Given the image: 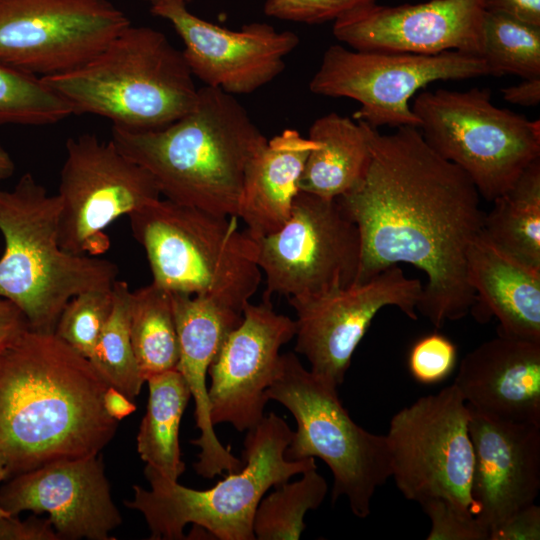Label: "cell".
Instances as JSON below:
<instances>
[{
	"label": "cell",
	"instance_id": "26",
	"mask_svg": "<svg viewBox=\"0 0 540 540\" xmlns=\"http://www.w3.org/2000/svg\"><path fill=\"white\" fill-rule=\"evenodd\" d=\"M146 413L137 434V451L150 486L177 482L185 471L179 445L183 413L192 398L183 375L172 369L149 377Z\"/></svg>",
	"mask_w": 540,
	"mask_h": 540
},
{
	"label": "cell",
	"instance_id": "1",
	"mask_svg": "<svg viewBox=\"0 0 540 540\" xmlns=\"http://www.w3.org/2000/svg\"><path fill=\"white\" fill-rule=\"evenodd\" d=\"M362 123L371 152L368 170L357 187L336 198L360 236L355 283L399 263L411 264L427 278L417 311L436 328L464 318L476 301L468 251L485 217L477 188L426 143L418 128L382 134Z\"/></svg>",
	"mask_w": 540,
	"mask_h": 540
},
{
	"label": "cell",
	"instance_id": "13",
	"mask_svg": "<svg viewBox=\"0 0 540 540\" xmlns=\"http://www.w3.org/2000/svg\"><path fill=\"white\" fill-rule=\"evenodd\" d=\"M256 243L268 296L315 295L356 281L360 236L336 199L300 191L285 224Z\"/></svg>",
	"mask_w": 540,
	"mask_h": 540
},
{
	"label": "cell",
	"instance_id": "40",
	"mask_svg": "<svg viewBox=\"0 0 540 540\" xmlns=\"http://www.w3.org/2000/svg\"><path fill=\"white\" fill-rule=\"evenodd\" d=\"M486 11L540 26V0H484Z\"/></svg>",
	"mask_w": 540,
	"mask_h": 540
},
{
	"label": "cell",
	"instance_id": "42",
	"mask_svg": "<svg viewBox=\"0 0 540 540\" xmlns=\"http://www.w3.org/2000/svg\"><path fill=\"white\" fill-rule=\"evenodd\" d=\"M103 407L106 413L118 422L136 410L132 400L112 386H108L104 392Z\"/></svg>",
	"mask_w": 540,
	"mask_h": 540
},
{
	"label": "cell",
	"instance_id": "3",
	"mask_svg": "<svg viewBox=\"0 0 540 540\" xmlns=\"http://www.w3.org/2000/svg\"><path fill=\"white\" fill-rule=\"evenodd\" d=\"M111 140L175 203L237 217L243 176L267 138L235 96L198 88L193 108L155 130L112 125Z\"/></svg>",
	"mask_w": 540,
	"mask_h": 540
},
{
	"label": "cell",
	"instance_id": "17",
	"mask_svg": "<svg viewBox=\"0 0 540 540\" xmlns=\"http://www.w3.org/2000/svg\"><path fill=\"white\" fill-rule=\"evenodd\" d=\"M264 294L258 304L248 302L242 320L226 337L208 374L213 425L229 423L243 432L264 417L266 392L280 362V348L295 337V321L275 312Z\"/></svg>",
	"mask_w": 540,
	"mask_h": 540
},
{
	"label": "cell",
	"instance_id": "8",
	"mask_svg": "<svg viewBox=\"0 0 540 540\" xmlns=\"http://www.w3.org/2000/svg\"><path fill=\"white\" fill-rule=\"evenodd\" d=\"M266 396L287 408L297 423L286 459H322L333 475L332 501L344 496L355 516H369L376 490L391 477L385 435L355 423L337 387L305 369L292 352L281 354Z\"/></svg>",
	"mask_w": 540,
	"mask_h": 540
},
{
	"label": "cell",
	"instance_id": "23",
	"mask_svg": "<svg viewBox=\"0 0 540 540\" xmlns=\"http://www.w3.org/2000/svg\"><path fill=\"white\" fill-rule=\"evenodd\" d=\"M468 280L479 322L499 320L498 334L540 342V269L496 249L482 235L467 256Z\"/></svg>",
	"mask_w": 540,
	"mask_h": 540
},
{
	"label": "cell",
	"instance_id": "19",
	"mask_svg": "<svg viewBox=\"0 0 540 540\" xmlns=\"http://www.w3.org/2000/svg\"><path fill=\"white\" fill-rule=\"evenodd\" d=\"M6 481L1 507L14 516L47 513L60 540H111L122 523L100 454L55 460Z\"/></svg>",
	"mask_w": 540,
	"mask_h": 540
},
{
	"label": "cell",
	"instance_id": "32",
	"mask_svg": "<svg viewBox=\"0 0 540 540\" xmlns=\"http://www.w3.org/2000/svg\"><path fill=\"white\" fill-rule=\"evenodd\" d=\"M42 78L0 64V126H46L72 115Z\"/></svg>",
	"mask_w": 540,
	"mask_h": 540
},
{
	"label": "cell",
	"instance_id": "34",
	"mask_svg": "<svg viewBox=\"0 0 540 540\" xmlns=\"http://www.w3.org/2000/svg\"><path fill=\"white\" fill-rule=\"evenodd\" d=\"M431 522L427 540H489V530L470 511L443 499L420 505Z\"/></svg>",
	"mask_w": 540,
	"mask_h": 540
},
{
	"label": "cell",
	"instance_id": "7",
	"mask_svg": "<svg viewBox=\"0 0 540 540\" xmlns=\"http://www.w3.org/2000/svg\"><path fill=\"white\" fill-rule=\"evenodd\" d=\"M292 435L284 419L270 412L247 430L239 471L206 490L178 481L152 485L149 490L134 485L133 499L125 505L143 515L152 540L184 539L189 523L219 540H254L255 512L268 489L316 466L313 457L286 459Z\"/></svg>",
	"mask_w": 540,
	"mask_h": 540
},
{
	"label": "cell",
	"instance_id": "29",
	"mask_svg": "<svg viewBox=\"0 0 540 540\" xmlns=\"http://www.w3.org/2000/svg\"><path fill=\"white\" fill-rule=\"evenodd\" d=\"M113 307L88 360L109 385L133 400L145 383L131 344L129 330L132 291L127 282L112 286Z\"/></svg>",
	"mask_w": 540,
	"mask_h": 540
},
{
	"label": "cell",
	"instance_id": "6",
	"mask_svg": "<svg viewBox=\"0 0 540 540\" xmlns=\"http://www.w3.org/2000/svg\"><path fill=\"white\" fill-rule=\"evenodd\" d=\"M128 218L152 283L173 293L210 297L242 313L262 271L257 243L239 230L237 217L159 198Z\"/></svg>",
	"mask_w": 540,
	"mask_h": 540
},
{
	"label": "cell",
	"instance_id": "20",
	"mask_svg": "<svg viewBox=\"0 0 540 540\" xmlns=\"http://www.w3.org/2000/svg\"><path fill=\"white\" fill-rule=\"evenodd\" d=\"M469 434L474 449L471 495L476 518L490 535L516 511L535 503L540 490V425L470 409Z\"/></svg>",
	"mask_w": 540,
	"mask_h": 540
},
{
	"label": "cell",
	"instance_id": "10",
	"mask_svg": "<svg viewBox=\"0 0 540 540\" xmlns=\"http://www.w3.org/2000/svg\"><path fill=\"white\" fill-rule=\"evenodd\" d=\"M470 409L454 384L399 410L385 435L391 477L419 505L443 499L470 510L474 449Z\"/></svg>",
	"mask_w": 540,
	"mask_h": 540
},
{
	"label": "cell",
	"instance_id": "28",
	"mask_svg": "<svg viewBox=\"0 0 540 540\" xmlns=\"http://www.w3.org/2000/svg\"><path fill=\"white\" fill-rule=\"evenodd\" d=\"M129 330L143 379L176 369L179 343L171 293L154 283L132 291Z\"/></svg>",
	"mask_w": 540,
	"mask_h": 540
},
{
	"label": "cell",
	"instance_id": "2",
	"mask_svg": "<svg viewBox=\"0 0 540 540\" xmlns=\"http://www.w3.org/2000/svg\"><path fill=\"white\" fill-rule=\"evenodd\" d=\"M108 384L54 332L27 329L0 353V459L10 477L49 462L99 455L118 421Z\"/></svg>",
	"mask_w": 540,
	"mask_h": 540
},
{
	"label": "cell",
	"instance_id": "9",
	"mask_svg": "<svg viewBox=\"0 0 540 540\" xmlns=\"http://www.w3.org/2000/svg\"><path fill=\"white\" fill-rule=\"evenodd\" d=\"M411 107L426 143L463 170L487 201L540 159L539 120L497 107L489 89L423 91Z\"/></svg>",
	"mask_w": 540,
	"mask_h": 540
},
{
	"label": "cell",
	"instance_id": "21",
	"mask_svg": "<svg viewBox=\"0 0 540 540\" xmlns=\"http://www.w3.org/2000/svg\"><path fill=\"white\" fill-rule=\"evenodd\" d=\"M170 293L179 343L176 369L189 386L200 430V436L190 441L200 447L194 469L207 479L224 471H239L242 461L219 441L214 431L206 374L228 334L241 322L242 313L210 297Z\"/></svg>",
	"mask_w": 540,
	"mask_h": 540
},
{
	"label": "cell",
	"instance_id": "31",
	"mask_svg": "<svg viewBox=\"0 0 540 540\" xmlns=\"http://www.w3.org/2000/svg\"><path fill=\"white\" fill-rule=\"evenodd\" d=\"M481 57L494 77H540V26L485 11Z\"/></svg>",
	"mask_w": 540,
	"mask_h": 540
},
{
	"label": "cell",
	"instance_id": "37",
	"mask_svg": "<svg viewBox=\"0 0 540 540\" xmlns=\"http://www.w3.org/2000/svg\"><path fill=\"white\" fill-rule=\"evenodd\" d=\"M10 478L5 463L0 459V483ZM55 532L50 521L31 516L20 520L0 505V540H53Z\"/></svg>",
	"mask_w": 540,
	"mask_h": 540
},
{
	"label": "cell",
	"instance_id": "22",
	"mask_svg": "<svg viewBox=\"0 0 540 540\" xmlns=\"http://www.w3.org/2000/svg\"><path fill=\"white\" fill-rule=\"evenodd\" d=\"M453 384L475 412L540 425V342L498 334L463 357Z\"/></svg>",
	"mask_w": 540,
	"mask_h": 540
},
{
	"label": "cell",
	"instance_id": "25",
	"mask_svg": "<svg viewBox=\"0 0 540 540\" xmlns=\"http://www.w3.org/2000/svg\"><path fill=\"white\" fill-rule=\"evenodd\" d=\"M310 151L299 181L302 192L336 199L357 187L368 170L371 152L361 121L331 112L310 126Z\"/></svg>",
	"mask_w": 540,
	"mask_h": 540
},
{
	"label": "cell",
	"instance_id": "4",
	"mask_svg": "<svg viewBox=\"0 0 540 540\" xmlns=\"http://www.w3.org/2000/svg\"><path fill=\"white\" fill-rule=\"evenodd\" d=\"M42 80L73 114L130 130L163 128L189 112L198 96L182 51L161 31L132 24L83 65Z\"/></svg>",
	"mask_w": 540,
	"mask_h": 540
},
{
	"label": "cell",
	"instance_id": "41",
	"mask_svg": "<svg viewBox=\"0 0 540 540\" xmlns=\"http://www.w3.org/2000/svg\"><path fill=\"white\" fill-rule=\"evenodd\" d=\"M505 101L522 106H535L540 102V77L523 79L502 90Z\"/></svg>",
	"mask_w": 540,
	"mask_h": 540
},
{
	"label": "cell",
	"instance_id": "27",
	"mask_svg": "<svg viewBox=\"0 0 540 540\" xmlns=\"http://www.w3.org/2000/svg\"><path fill=\"white\" fill-rule=\"evenodd\" d=\"M492 202L481 235L507 256L540 269V159Z\"/></svg>",
	"mask_w": 540,
	"mask_h": 540
},
{
	"label": "cell",
	"instance_id": "15",
	"mask_svg": "<svg viewBox=\"0 0 540 540\" xmlns=\"http://www.w3.org/2000/svg\"><path fill=\"white\" fill-rule=\"evenodd\" d=\"M422 289L419 279L394 265L363 283L288 297L296 312L295 352L305 356L312 373L338 387L376 314L394 306L416 320Z\"/></svg>",
	"mask_w": 540,
	"mask_h": 540
},
{
	"label": "cell",
	"instance_id": "43",
	"mask_svg": "<svg viewBox=\"0 0 540 540\" xmlns=\"http://www.w3.org/2000/svg\"><path fill=\"white\" fill-rule=\"evenodd\" d=\"M15 172V163L11 155L0 145V181L11 177Z\"/></svg>",
	"mask_w": 540,
	"mask_h": 540
},
{
	"label": "cell",
	"instance_id": "35",
	"mask_svg": "<svg viewBox=\"0 0 540 540\" xmlns=\"http://www.w3.org/2000/svg\"><path fill=\"white\" fill-rule=\"evenodd\" d=\"M456 361L455 344L441 334L431 333L413 345L408 367L417 382L431 385L445 380L453 372Z\"/></svg>",
	"mask_w": 540,
	"mask_h": 540
},
{
	"label": "cell",
	"instance_id": "36",
	"mask_svg": "<svg viewBox=\"0 0 540 540\" xmlns=\"http://www.w3.org/2000/svg\"><path fill=\"white\" fill-rule=\"evenodd\" d=\"M376 0H265L264 14L283 21L320 24Z\"/></svg>",
	"mask_w": 540,
	"mask_h": 540
},
{
	"label": "cell",
	"instance_id": "38",
	"mask_svg": "<svg viewBox=\"0 0 540 540\" xmlns=\"http://www.w3.org/2000/svg\"><path fill=\"white\" fill-rule=\"evenodd\" d=\"M540 507L535 503L528 505L497 526L490 532L489 540H539Z\"/></svg>",
	"mask_w": 540,
	"mask_h": 540
},
{
	"label": "cell",
	"instance_id": "44",
	"mask_svg": "<svg viewBox=\"0 0 540 540\" xmlns=\"http://www.w3.org/2000/svg\"><path fill=\"white\" fill-rule=\"evenodd\" d=\"M142 1L148 2L151 5H153V4H155V3L159 2V1H162V0H142ZM183 1H185L187 3V2H189L191 0H183Z\"/></svg>",
	"mask_w": 540,
	"mask_h": 540
},
{
	"label": "cell",
	"instance_id": "14",
	"mask_svg": "<svg viewBox=\"0 0 540 540\" xmlns=\"http://www.w3.org/2000/svg\"><path fill=\"white\" fill-rule=\"evenodd\" d=\"M130 24L110 0H0V64L40 78L62 74Z\"/></svg>",
	"mask_w": 540,
	"mask_h": 540
},
{
	"label": "cell",
	"instance_id": "12",
	"mask_svg": "<svg viewBox=\"0 0 540 540\" xmlns=\"http://www.w3.org/2000/svg\"><path fill=\"white\" fill-rule=\"evenodd\" d=\"M59 175L58 237L71 254L99 256L110 248L106 228L161 197L153 175L112 142L84 133L68 138Z\"/></svg>",
	"mask_w": 540,
	"mask_h": 540
},
{
	"label": "cell",
	"instance_id": "24",
	"mask_svg": "<svg viewBox=\"0 0 540 540\" xmlns=\"http://www.w3.org/2000/svg\"><path fill=\"white\" fill-rule=\"evenodd\" d=\"M317 146L318 142L287 128L267 139L248 161L237 218L244 221L252 239L276 232L288 220L306 159Z\"/></svg>",
	"mask_w": 540,
	"mask_h": 540
},
{
	"label": "cell",
	"instance_id": "39",
	"mask_svg": "<svg viewBox=\"0 0 540 540\" xmlns=\"http://www.w3.org/2000/svg\"><path fill=\"white\" fill-rule=\"evenodd\" d=\"M29 328L22 310L12 301L0 298V353Z\"/></svg>",
	"mask_w": 540,
	"mask_h": 540
},
{
	"label": "cell",
	"instance_id": "30",
	"mask_svg": "<svg viewBox=\"0 0 540 540\" xmlns=\"http://www.w3.org/2000/svg\"><path fill=\"white\" fill-rule=\"evenodd\" d=\"M302 475L300 480L276 485L272 493L261 499L253 521L255 539L297 540L301 537L306 528V513L317 509L328 491L317 466Z\"/></svg>",
	"mask_w": 540,
	"mask_h": 540
},
{
	"label": "cell",
	"instance_id": "33",
	"mask_svg": "<svg viewBox=\"0 0 540 540\" xmlns=\"http://www.w3.org/2000/svg\"><path fill=\"white\" fill-rule=\"evenodd\" d=\"M112 307V288L83 291L72 297L64 306L54 333L88 359Z\"/></svg>",
	"mask_w": 540,
	"mask_h": 540
},
{
	"label": "cell",
	"instance_id": "16",
	"mask_svg": "<svg viewBox=\"0 0 540 540\" xmlns=\"http://www.w3.org/2000/svg\"><path fill=\"white\" fill-rule=\"evenodd\" d=\"M152 15L168 21L184 44L185 61L204 86L233 96L255 92L285 69V58L299 44L292 31L252 22L239 30L202 19L183 0H162L151 5Z\"/></svg>",
	"mask_w": 540,
	"mask_h": 540
},
{
	"label": "cell",
	"instance_id": "18",
	"mask_svg": "<svg viewBox=\"0 0 540 540\" xmlns=\"http://www.w3.org/2000/svg\"><path fill=\"white\" fill-rule=\"evenodd\" d=\"M484 0H430L386 6L376 1L334 20L333 35L360 51L482 53Z\"/></svg>",
	"mask_w": 540,
	"mask_h": 540
},
{
	"label": "cell",
	"instance_id": "11",
	"mask_svg": "<svg viewBox=\"0 0 540 540\" xmlns=\"http://www.w3.org/2000/svg\"><path fill=\"white\" fill-rule=\"evenodd\" d=\"M492 76L484 59L458 51L438 54L360 51L341 44L329 46L309 89L328 97L357 101L354 119L371 127H416L410 99L435 81Z\"/></svg>",
	"mask_w": 540,
	"mask_h": 540
},
{
	"label": "cell",
	"instance_id": "5",
	"mask_svg": "<svg viewBox=\"0 0 540 540\" xmlns=\"http://www.w3.org/2000/svg\"><path fill=\"white\" fill-rule=\"evenodd\" d=\"M60 200L30 173L0 188V298L15 303L30 329L54 332L67 302L91 289H110L118 266L104 258L75 255L59 244Z\"/></svg>",
	"mask_w": 540,
	"mask_h": 540
}]
</instances>
